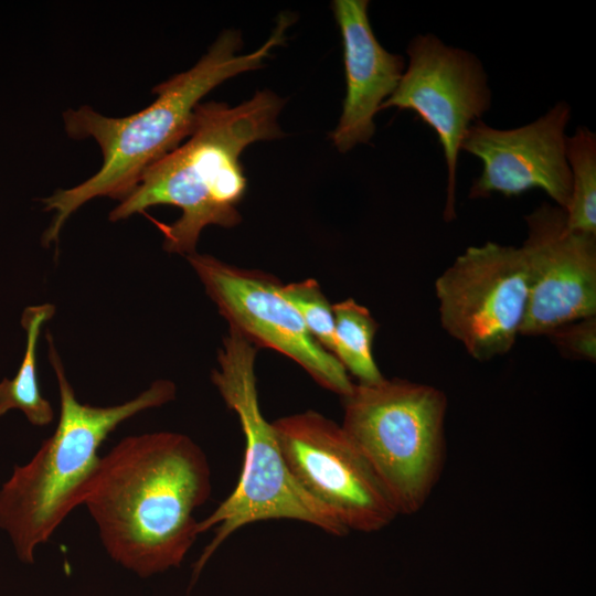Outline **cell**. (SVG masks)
<instances>
[{
    "instance_id": "obj_1",
    "label": "cell",
    "mask_w": 596,
    "mask_h": 596,
    "mask_svg": "<svg viewBox=\"0 0 596 596\" xmlns=\"http://www.w3.org/2000/svg\"><path fill=\"white\" fill-rule=\"evenodd\" d=\"M201 447L175 432L121 439L100 457L82 504L103 546L140 577L178 567L199 535L194 511L211 494Z\"/></svg>"
},
{
    "instance_id": "obj_2",
    "label": "cell",
    "mask_w": 596,
    "mask_h": 596,
    "mask_svg": "<svg viewBox=\"0 0 596 596\" xmlns=\"http://www.w3.org/2000/svg\"><path fill=\"white\" fill-rule=\"evenodd\" d=\"M292 21L290 13L279 14L268 40L246 54H238V31L222 32L195 65L157 85L152 89L156 99L129 116L108 117L89 106L65 110L66 134L74 139H94L103 163L89 179L41 200L44 210L53 212L42 244L58 242L66 221L88 201L98 196L123 201L128 196L150 166L189 137L201 99L226 79L263 67L272 50L286 40L285 31Z\"/></svg>"
},
{
    "instance_id": "obj_3",
    "label": "cell",
    "mask_w": 596,
    "mask_h": 596,
    "mask_svg": "<svg viewBox=\"0 0 596 596\" xmlns=\"http://www.w3.org/2000/svg\"><path fill=\"white\" fill-rule=\"evenodd\" d=\"M283 103L269 91L234 107L200 103L188 139L145 171L109 220H125L153 205H173L181 210L180 217L158 226L164 251L185 256L196 252L206 226H236L237 206L247 188L240 157L251 143L281 136L277 117Z\"/></svg>"
},
{
    "instance_id": "obj_4",
    "label": "cell",
    "mask_w": 596,
    "mask_h": 596,
    "mask_svg": "<svg viewBox=\"0 0 596 596\" xmlns=\"http://www.w3.org/2000/svg\"><path fill=\"white\" fill-rule=\"evenodd\" d=\"M49 359L60 392V418L24 466H15L0 490V528L6 530L18 557L34 562V550L82 504L87 482L97 468V450L118 425L136 414L167 404L175 397L170 380H157L139 395L123 404L94 406L81 403L66 373L51 334Z\"/></svg>"
},
{
    "instance_id": "obj_5",
    "label": "cell",
    "mask_w": 596,
    "mask_h": 596,
    "mask_svg": "<svg viewBox=\"0 0 596 596\" xmlns=\"http://www.w3.org/2000/svg\"><path fill=\"white\" fill-rule=\"evenodd\" d=\"M257 348L228 328L211 380L227 408L238 417L245 438L244 460L233 491L199 521V534L214 530L194 565L198 577L221 545L241 528L267 520H294L342 538L349 531L291 476L273 426L259 406L255 374Z\"/></svg>"
},
{
    "instance_id": "obj_6",
    "label": "cell",
    "mask_w": 596,
    "mask_h": 596,
    "mask_svg": "<svg viewBox=\"0 0 596 596\" xmlns=\"http://www.w3.org/2000/svg\"><path fill=\"white\" fill-rule=\"evenodd\" d=\"M341 426L368 460L398 515L422 510L446 461L447 397L403 379L354 384Z\"/></svg>"
},
{
    "instance_id": "obj_7",
    "label": "cell",
    "mask_w": 596,
    "mask_h": 596,
    "mask_svg": "<svg viewBox=\"0 0 596 596\" xmlns=\"http://www.w3.org/2000/svg\"><path fill=\"white\" fill-rule=\"evenodd\" d=\"M287 467L312 499L349 532L372 533L398 513L374 470L341 424L316 411L273 422Z\"/></svg>"
},
{
    "instance_id": "obj_8",
    "label": "cell",
    "mask_w": 596,
    "mask_h": 596,
    "mask_svg": "<svg viewBox=\"0 0 596 596\" xmlns=\"http://www.w3.org/2000/svg\"><path fill=\"white\" fill-rule=\"evenodd\" d=\"M443 329L478 361L509 352L524 319L529 274L521 247L470 246L435 281Z\"/></svg>"
},
{
    "instance_id": "obj_9",
    "label": "cell",
    "mask_w": 596,
    "mask_h": 596,
    "mask_svg": "<svg viewBox=\"0 0 596 596\" xmlns=\"http://www.w3.org/2000/svg\"><path fill=\"white\" fill-rule=\"evenodd\" d=\"M187 258L228 328L256 348L291 359L323 389L341 397L353 391L354 383L344 366L312 338L275 277L196 252Z\"/></svg>"
},
{
    "instance_id": "obj_10",
    "label": "cell",
    "mask_w": 596,
    "mask_h": 596,
    "mask_svg": "<svg viewBox=\"0 0 596 596\" xmlns=\"http://www.w3.org/2000/svg\"><path fill=\"white\" fill-rule=\"evenodd\" d=\"M406 52L408 65L380 110H412L436 131L447 166L444 217L451 221L456 217L457 163L464 138L491 105L488 77L476 55L448 46L430 33L415 36Z\"/></svg>"
},
{
    "instance_id": "obj_11",
    "label": "cell",
    "mask_w": 596,
    "mask_h": 596,
    "mask_svg": "<svg viewBox=\"0 0 596 596\" xmlns=\"http://www.w3.org/2000/svg\"><path fill=\"white\" fill-rule=\"evenodd\" d=\"M521 246L529 295L522 336H549L555 329L596 317V234L570 230L566 212L543 203L525 216Z\"/></svg>"
},
{
    "instance_id": "obj_12",
    "label": "cell",
    "mask_w": 596,
    "mask_h": 596,
    "mask_svg": "<svg viewBox=\"0 0 596 596\" xmlns=\"http://www.w3.org/2000/svg\"><path fill=\"white\" fill-rule=\"evenodd\" d=\"M570 118L568 104L560 102L518 128L498 129L482 120L471 125L461 150L478 157L483 168L472 182L469 198H489L492 193L511 196L539 188L566 211L572 191L565 151Z\"/></svg>"
},
{
    "instance_id": "obj_13",
    "label": "cell",
    "mask_w": 596,
    "mask_h": 596,
    "mask_svg": "<svg viewBox=\"0 0 596 596\" xmlns=\"http://www.w3.org/2000/svg\"><path fill=\"white\" fill-rule=\"evenodd\" d=\"M331 7L342 35L347 91L340 120L330 137L340 152H347L373 137L374 116L396 89L405 63L375 38L369 1L334 0Z\"/></svg>"
},
{
    "instance_id": "obj_14",
    "label": "cell",
    "mask_w": 596,
    "mask_h": 596,
    "mask_svg": "<svg viewBox=\"0 0 596 596\" xmlns=\"http://www.w3.org/2000/svg\"><path fill=\"white\" fill-rule=\"evenodd\" d=\"M54 313L55 307L51 304L23 310L21 324L26 336L25 352L15 376L0 382V416L10 409H20L32 425L45 426L53 422L54 409L43 397L38 382L36 345L42 327Z\"/></svg>"
},
{
    "instance_id": "obj_15",
    "label": "cell",
    "mask_w": 596,
    "mask_h": 596,
    "mask_svg": "<svg viewBox=\"0 0 596 596\" xmlns=\"http://www.w3.org/2000/svg\"><path fill=\"white\" fill-rule=\"evenodd\" d=\"M334 315L333 354L361 384L384 379L373 356L377 323L371 312L354 299L332 305Z\"/></svg>"
},
{
    "instance_id": "obj_16",
    "label": "cell",
    "mask_w": 596,
    "mask_h": 596,
    "mask_svg": "<svg viewBox=\"0 0 596 596\" xmlns=\"http://www.w3.org/2000/svg\"><path fill=\"white\" fill-rule=\"evenodd\" d=\"M566 159L572 191L566 223L570 230L596 234V135L577 127L566 137Z\"/></svg>"
},
{
    "instance_id": "obj_17",
    "label": "cell",
    "mask_w": 596,
    "mask_h": 596,
    "mask_svg": "<svg viewBox=\"0 0 596 596\" xmlns=\"http://www.w3.org/2000/svg\"><path fill=\"white\" fill-rule=\"evenodd\" d=\"M283 296L294 306L312 338L333 354L334 315L317 280L281 285Z\"/></svg>"
},
{
    "instance_id": "obj_18",
    "label": "cell",
    "mask_w": 596,
    "mask_h": 596,
    "mask_svg": "<svg viewBox=\"0 0 596 596\" xmlns=\"http://www.w3.org/2000/svg\"><path fill=\"white\" fill-rule=\"evenodd\" d=\"M549 337L565 354L577 359H596V317H590L562 326Z\"/></svg>"
}]
</instances>
